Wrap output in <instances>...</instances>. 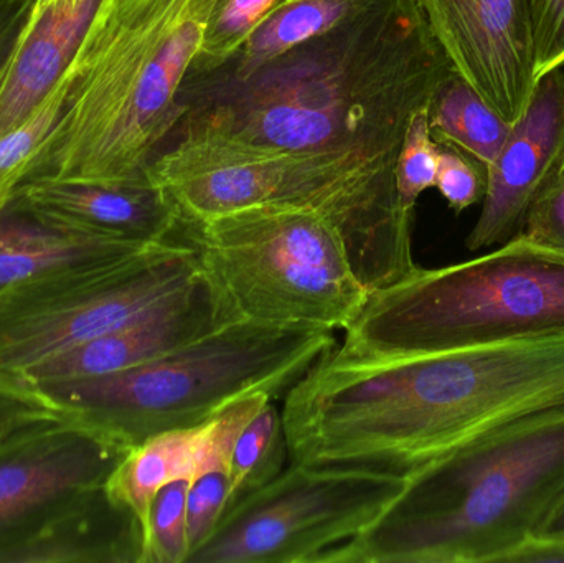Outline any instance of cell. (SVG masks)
<instances>
[{
	"mask_svg": "<svg viewBox=\"0 0 564 563\" xmlns=\"http://www.w3.org/2000/svg\"><path fill=\"white\" fill-rule=\"evenodd\" d=\"M564 409V333L459 349L322 356L289 390V463L408 479L463 443Z\"/></svg>",
	"mask_w": 564,
	"mask_h": 563,
	"instance_id": "1",
	"label": "cell"
},
{
	"mask_svg": "<svg viewBox=\"0 0 564 563\" xmlns=\"http://www.w3.org/2000/svg\"><path fill=\"white\" fill-rule=\"evenodd\" d=\"M451 72L420 2L381 0L247 78L185 83L175 132L397 158L410 119Z\"/></svg>",
	"mask_w": 564,
	"mask_h": 563,
	"instance_id": "2",
	"label": "cell"
},
{
	"mask_svg": "<svg viewBox=\"0 0 564 563\" xmlns=\"http://www.w3.org/2000/svg\"><path fill=\"white\" fill-rule=\"evenodd\" d=\"M221 0H109L63 79V111L19 175L144 182ZM17 191V188H15Z\"/></svg>",
	"mask_w": 564,
	"mask_h": 563,
	"instance_id": "3",
	"label": "cell"
},
{
	"mask_svg": "<svg viewBox=\"0 0 564 563\" xmlns=\"http://www.w3.org/2000/svg\"><path fill=\"white\" fill-rule=\"evenodd\" d=\"M564 501V409L474 436L410 476L321 563H506Z\"/></svg>",
	"mask_w": 564,
	"mask_h": 563,
	"instance_id": "4",
	"label": "cell"
},
{
	"mask_svg": "<svg viewBox=\"0 0 564 563\" xmlns=\"http://www.w3.org/2000/svg\"><path fill=\"white\" fill-rule=\"evenodd\" d=\"M167 145L145 175L171 198L181 225L261 205L302 208L337 228L370 293L420 267L414 212L401 208L394 188L397 158L264 148L200 131L175 132Z\"/></svg>",
	"mask_w": 564,
	"mask_h": 563,
	"instance_id": "5",
	"label": "cell"
},
{
	"mask_svg": "<svg viewBox=\"0 0 564 563\" xmlns=\"http://www.w3.org/2000/svg\"><path fill=\"white\" fill-rule=\"evenodd\" d=\"M335 346L334 331L235 321L121 372L36 383L13 393L134 448L159 433L202 425L240 397H284Z\"/></svg>",
	"mask_w": 564,
	"mask_h": 563,
	"instance_id": "6",
	"label": "cell"
},
{
	"mask_svg": "<svg viewBox=\"0 0 564 563\" xmlns=\"http://www.w3.org/2000/svg\"><path fill=\"white\" fill-rule=\"evenodd\" d=\"M564 333V250L520 231L474 260L371 291L335 353L390 359Z\"/></svg>",
	"mask_w": 564,
	"mask_h": 563,
	"instance_id": "7",
	"label": "cell"
},
{
	"mask_svg": "<svg viewBox=\"0 0 564 563\" xmlns=\"http://www.w3.org/2000/svg\"><path fill=\"white\" fill-rule=\"evenodd\" d=\"M181 231L241 321L335 333L354 323L370 296L344 238L315 212L261 205Z\"/></svg>",
	"mask_w": 564,
	"mask_h": 563,
	"instance_id": "8",
	"label": "cell"
},
{
	"mask_svg": "<svg viewBox=\"0 0 564 563\" xmlns=\"http://www.w3.org/2000/svg\"><path fill=\"white\" fill-rule=\"evenodd\" d=\"M200 271L175 240L0 288V392L30 367L145 316Z\"/></svg>",
	"mask_w": 564,
	"mask_h": 563,
	"instance_id": "9",
	"label": "cell"
},
{
	"mask_svg": "<svg viewBox=\"0 0 564 563\" xmlns=\"http://www.w3.org/2000/svg\"><path fill=\"white\" fill-rule=\"evenodd\" d=\"M406 479L289 463L225 511L187 563H321L370 528Z\"/></svg>",
	"mask_w": 564,
	"mask_h": 563,
	"instance_id": "10",
	"label": "cell"
},
{
	"mask_svg": "<svg viewBox=\"0 0 564 563\" xmlns=\"http://www.w3.org/2000/svg\"><path fill=\"white\" fill-rule=\"evenodd\" d=\"M129 450L69 415L0 448V552L79 496L106 486Z\"/></svg>",
	"mask_w": 564,
	"mask_h": 563,
	"instance_id": "11",
	"label": "cell"
},
{
	"mask_svg": "<svg viewBox=\"0 0 564 563\" xmlns=\"http://www.w3.org/2000/svg\"><path fill=\"white\" fill-rule=\"evenodd\" d=\"M451 68L510 124L536 85L532 0H417Z\"/></svg>",
	"mask_w": 564,
	"mask_h": 563,
	"instance_id": "12",
	"label": "cell"
},
{
	"mask_svg": "<svg viewBox=\"0 0 564 563\" xmlns=\"http://www.w3.org/2000/svg\"><path fill=\"white\" fill-rule=\"evenodd\" d=\"M241 321L227 294L202 268L194 280L145 316L30 367L3 392L36 383L109 376L158 359Z\"/></svg>",
	"mask_w": 564,
	"mask_h": 563,
	"instance_id": "13",
	"label": "cell"
},
{
	"mask_svg": "<svg viewBox=\"0 0 564 563\" xmlns=\"http://www.w3.org/2000/svg\"><path fill=\"white\" fill-rule=\"evenodd\" d=\"M563 158L564 72L556 68L536 82L499 158L487 167L482 212L467 237V250L497 247L519 235Z\"/></svg>",
	"mask_w": 564,
	"mask_h": 563,
	"instance_id": "14",
	"label": "cell"
},
{
	"mask_svg": "<svg viewBox=\"0 0 564 563\" xmlns=\"http://www.w3.org/2000/svg\"><path fill=\"white\" fill-rule=\"evenodd\" d=\"M59 227L128 240H172L181 218L171 198L152 182L35 178L19 185L9 202Z\"/></svg>",
	"mask_w": 564,
	"mask_h": 563,
	"instance_id": "15",
	"label": "cell"
},
{
	"mask_svg": "<svg viewBox=\"0 0 564 563\" xmlns=\"http://www.w3.org/2000/svg\"><path fill=\"white\" fill-rule=\"evenodd\" d=\"M108 2L53 0L35 7L22 39L0 69V136L22 124L55 88Z\"/></svg>",
	"mask_w": 564,
	"mask_h": 563,
	"instance_id": "16",
	"label": "cell"
},
{
	"mask_svg": "<svg viewBox=\"0 0 564 563\" xmlns=\"http://www.w3.org/2000/svg\"><path fill=\"white\" fill-rule=\"evenodd\" d=\"M145 534L106 486L91 489L0 552V563H142Z\"/></svg>",
	"mask_w": 564,
	"mask_h": 563,
	"instance_id": "17",
	"label": "cell"
},
{
	"mask_svg": "<svg viewBox=\"0 0 564 563\" xmlns=\"http://www.w3.org/2000/svg\"><path fill=\"white\" fill-rule=\"evenodd\" d=\"M152 245L59 227L9 204L0 212V288L78 264L132 257Z\"/></svg>",
	"mask_w": 564,
	"mask_h": 563,
	"instance_id": "18",
	"label": "cell"
},
{
	"mask_svg": "<svg viewBox=\"0 0 564 563\" xmlns=\"http://www.w3.org/2000/svg\"><path fill=\"white\" fill-rule=\"evenodd\" d=\"M204 423L159 433L126 453L106 483L109 496L134 512L148 532L152 501L164 486L194 479L200 468Z\"/></svg>",
	"mask_w": 564,
	"mask_h": 563,
	"instance_id": "19",
	"label": "cell"
},
{
	"mask_svg": "<svg viewBox=\"0 0 564 563\" xmlns=\"http://www.w3.org/2000/svg\"><path fill=\"white\" fill-rule=\"evenodd\" d=\"M378 2L381 0H294L281 3L251 33L235 58L212 75L247 78L295 46L337 29Z\"/></svg>",
	"mask_w": 564,
	"mask_h": 563,
	"instance_id": "20",
	"label": "cell"
},
{
	"mask_svg": "<svg viewBox=\"0 0 564 563\" xmlns=\"http://www.w3.org/2000/svg\"><path fill=\"white\" fill-rule=\"evenodd\" d=\"M427 118L437 144L459 149L486 169L499 158L513 126L454 69L437 86Z\"/></svg>",
	"mask_w": 564,
	"mask_h": 563,
	"instance_id": "21",
	"label": "cell"
},
{
	"mask_svg": "<svg viewBox=\"0 0 564 563\" xmlns=\"http://www.w3.org/2000/svg\"><path fill=\"white\" fill-rule=\"evenodd\" d=\"M288 459L281 409L271 400L248 423L231 453L227 509L276 478Z\"/></svg>",
	"mask_w": 564,
	"mask_h": 563,
	"instance_id": "22",
	"label": "cell"
},
{
	"mask_svg": "<svg viewBox=\"0 0 564 563\" xmlns=\"http://www.w3.org/2000/svg\"><path fill=\"white\" fill-rule=\"evenodd\" d=\"M282 0H221L192 65V79L224 68L240 52L251 33L274 12Z\"/></svg>",
	"mask_w": 564,
	"mask_h": 563,
	"instance_id": "23",
	"label": "cell"
},
{
	"mask_svg": "<svg viewBox=\"0 0 564 563\" xmlns=\"http://www.w3.org/2000/svg\"><path fill=\"white\" fill-rule=\"evenodd\" d=\"M441 145L431 134L427 108L414 112L394 162V188L398 204L406 212H414L417 198L436 187Z\"/></svg>",
	"mask_w": 564,
	"mask_h": 563,
	"instance_id": "24",
	"label": "cell"
},
{
	"mask_svg": "<svg viewBox=\"0 0 564 563\" xmlns=\"http://www.w3.org/2000/svg\"><path fill=\"white\" fill-rule=\"evenodd\" d=\"M191 479H177L155 496L145 532L142 563H187V496Z\"/></svg>",
	"mask_w": 564,
	"mask_h": 563,
	"instance_id": "25",
	"label": "cell"
},
{
	"mask_svg": "<svg viewBox=\"0 0 564 563\" xmlns=\"http://www.w3.org/2000/svg\"><path fill=\"white\" fill-rule=\"evenodd\" d=\"M228 489H230V475L225 468L208 469L192 479L187 496V532L191 554L210 538L212 532L220 522L221 516L227 509Z\"/></svg>",
	"mask_w": 564,
	"mask_h": 563,
	"instance_id": "26",
	"label": "cell"
},
{
	"mask_svg": "<svg viewBox=\"0 0 564 563\" xmlns=\"http://www.w3.org/2000/svg\"><path fill=\"white\" fill-rule=\"evenodd\" d=\"M436 187L451 210L463 214L486 195V165L459 149L441 145Z\"/></svg>",
	"mask_w": 564,
	"mask_h": 563,
	"instance_id": "27",
	"label": "cell"
},
{
	"mask_svg": "<svg viewBox=\"0 0 564 563\" xmlns=\"http://www.w3.org/2000/svg\"><path fill=\"white\" fill-rule=\"evenodd\" d=\"M536 82L564 66V0H532Z\"/></svg>",
	"mask_w": 564,
	"mask_h": 563,
	"instance_id": "28",
	"label": "cell"
},
{
	"mask_svg": "<svg viewBox=\"0 0 564 563\" xmlns=\"http://www.w3.org/2000/svg\"><path fill=\"white\" fill-rule=\"evenodd\" d=\"M522 231L540 243L564 250V181L550 182L533 202Z\"/></svg>",
	"mask_w": 564,
	"mask_h": 563,
	"instance_id": "29",
	"label": "cell"
},
{
	"mask_svg": "<svg viewBox=\"0 0 564 563\" xmlns=\"http://www.w3.org/2000/svg\"><path fill=\"white\" fill-rule=\"evenodd\" d=\"M63 416L68 415L19 393L0 392V448Z\"/></svg>",
	"mask_w": 564,
	"mask_h": 563,
	"instance_id": "30",
	"label": "cell"
},
{
	"mask_svg": "<svg viewBox=\"0 0 564 563\" xmlns=\"http://www.w3.org/2000/svg\"><path fill=\"white\" fill-rule=\"evenodd\" d=\"M36 0H0V69L9 62L23 30L29 25Z\"/></svg>",
	"mask_w": 564,
	"mask_h": 563,
	"instance_id": "31",
	"label": "cell"
},
{
	"mask_svg": "<svg viewBox=\"0 0 564 563\" xmlns=\"http://www.w3.org/2000/svg\"><path fill=\"white\" fill-rule=\"evenodd\" d=\"M540 538L550 539V541L564 542V501L556 508V511L550 516L549 521L539 532Z\"/></svg>",
	"mask_w": 564,
	"mask_h": 563,
	"instance_id": "32",
	"label": "cell"
},
{
	"mask_svg": "<svg viewBox=\"0 0 564 563\" xmlns=\"http://www.w3.org/2000/svg\"><path fill=\"white\" fill-rule=\"evenodd\" d=\"M553 181H564V158L562 164H560L558 171H556L555 177H553Z\"/></svg>",
	"mask_w": 564,
	"mask_h": 563,
	"instance_id": "33",
	"label": "cell"
},
{
	"mask_svg": "<svg viewBox=\"0 0 564 563\" xmlns=\"http://www.w3.org/2000/svg\"><path fill=\"white\" fill-rule=\"evenodd\" d=\"M53 0H36V6L35 7H45V6H48V3H52Z\"/></svg>",
	"mask_w": 564,
	"mask_h": 563,
	"instance_id": "34",
	"label": "cell"
},
{
	"mask_svg": "<svg viewBox=\"0 0 564 563\" xmlns=\"http://www.w3.org/2000/svg\"><path fill=\"white\" fill-rule=\"evenodd\" d=\"M294 2V0H282V3Z\"/></svg>",
	"mask_w": 564,
	"mask_h": 563,
	"instance_id": "35",
	"label": "cell"
}]
</instances>
